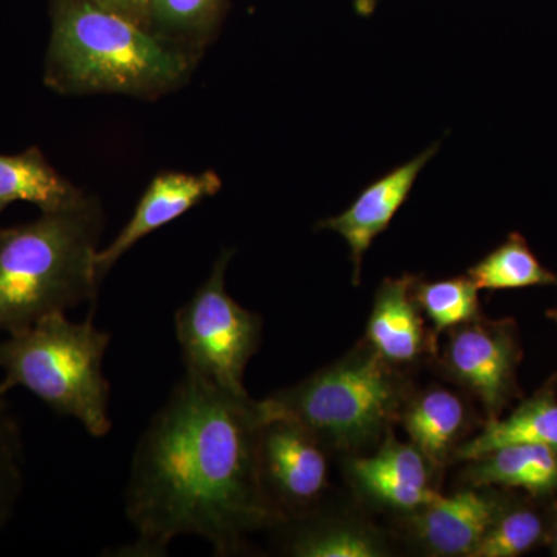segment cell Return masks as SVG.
<instances>
[{
	"instance_id": "7",
	"label": "cell",
	"mask_w": 557,
	"mask_h": 557,
	"mask_svg": "<svg viewBox=\"0 0 557 557\" xmlns=\"http://www.w3.org/2000/svg\"><path fill=\"white\" fill-rule=\"evenodd\" d=\"M259 460L267 496L285 522L292 512L310 508L327 487L322 443L295 421H263Z\"/></svg>"
},
{
	"instance_id": "11",
	"label": "cell",
	"mask_w": 557,
	"mask_h": 557,
	"mask_svg": "<svg viewBox=\"0 0 557 557\" xmlns=\"http://www.w3.org/2000/svg\"><path fill=\"white\" fill-rule=\"evenodd\" d=\"M417 277H388L375 296L368 324L372 350L387 364H409L432 350L420 307L413 298Z\"/></svg>"
},
{
	"instance_id": "16",
	"label": "cell",
	"mask_w": 557,
	"mask_h": 557,
	"mask_svg": "<svg viewBox=\"0 0 557 557\" xmlns=\"http://www.w3.org/2000/svg\"><path fill=\"white\" fill-rule=\"evenodd\" d=\"M86 194L58 174L38 148L0 156V201H27L40 212L72 207Z\"/></svg>"
},
{
	"instance_id": "13",
	"label": "cell",
	"mask_w": 557,
	"mask_h": 557,
	"mask_svg": "<svg viewBox=\"0 0 557 557\" xmlns=\"http://www.w3.org/2000/svg\"><path fill=\"white\" fill-rule=\"evenodd\" d=\"M428 465L416 446L388 440L375 456L355 460L351 475L359 490L373 500L395 509L418 511L440 496L429 486Z\"/></svg>"
},
{
	"instance_id": "14",
	"label": "cell",
	"mask_w": 557,
	"mask_h": 557,
	"mask_svg": "<svg viewBox=\"0 0 557 557\" xmlns=\"http://www.w3.org/2000/svg\"><path fill=\"white\" fill-rule=\"evenodd\" d=\"M467 479L474 487H522L539 496L557 490V450L542 445H508L471 460Z\"/></svg>"
},
{
	"instance_id": "6",
	"label": "cell",
	"mask_w": 557,
	"mask_h": 557,
	"mask_svg": "<svg viewBox=\"0 0 557 557\" xmlns=\"http://www.w3.org/2000/svg\"><path fill=\"white\" fill-rule=\"evenodd\" d=\"M231 258L233 251L220 256L207 281L180 307L174 324L185 372L244 395L245 370L258 350L262 319L226 292Z\"/></svg>"
},
{
	"instance_id": "12",
	"label": "cell",
	"mask_w": 557,
	"mask_h": 557,
	"mask_svg": "<svg viewBox=\"0 0 557 557\" xmlns=\"http://www.w3.org/2000/svg\"><path fill=\"white\" fill-rule=\"evenodd\" d=\"M418 539L437 556H471L502 508L483 491L467 490L435 498L418 509Z\"/></svg>"
},
{
	"instance_id": "3",
	"label": "cell",
	"mask_w": 557,
	"mask_h": 557,
	"mask_svg": "<svg viewBox=\"0 0 557 557\" xmlns=\"http://www.w3.org/2000/svg\"><path fill=\"white\" fill-rule=\"evenodd\" d=\"M102 225L100 201L86 196L30 223L0 230V333L95 302Z\"/></svg>"
},
{
	"instance_id": "24",
	"label": "cell",
	"mask_w": 557,
	"mask_h": 557,
	"mask_svg": "<svg viewBox=\"0 0 557 557\" xmlns=\"http://www.w3.org/2000/svg\"><path fill=\"white\" fill-rule=\"evenodd\" d=\"M104 9L115 11L127 20L137 22L148 30V14L150 0H94Z\"/></svg>"
},
{
	"instance_id": "22",
	"label": "cell",
	"mask_w": 557,
	"mask_h": 557,
	"mask_svg": "<svg viewBox=\"0 0 557 557\" xmlns=\"http://www.w3.org/2000/svg\"><path fill=\"white\" fill-rule=\"evenodd\" d=\"M24 490V443L20 424L0 392V530L9 523Z\"/></svg>"
},
{
	"instance_id": "26",
	"label": "cell",
	"mask_w": 557,
	"mask_h": 557,
	"mask_svg": "<svg viewBox=\"0 0 557 557\" xmlns=\"http://www.w3.org/2000/svg\"><path fill=\"white\" fill-rule=\"evenodd\" d=\"M552 545H553V552H555V555H557V520H556L555 527H553Z\"/></svg>"
},
{
	"instance_id": "28",
	"label": "cell",
	"mask_w": 557,
	"mask_h": 557,
	"mask_svg": "<svg viewBox=\"0 0 557 557\" xmlns=\"http://www.w3.org/2000/svg\"><path fill=\"white\" fill-rule=\"evenodd\" d=\"M7 207H9V203H3V201H0V218H2V212L5 211Z\"/></svg>"
},
{
	"instance_id": "19",
	"label": "cell",
	"mask_w": 557,
	"mask_h": 557,
	"mask_svg": "<svg viewBox=\"0 0 557 557\" xmlns=\"http://www.w3.org/2000/svg\"><path fill=\"white\" fill-rule=\"evenodd\" d=\"M479 289H515L557 285V276L539 262L520 234H511L468 271Z\"/></svg>"
},
{
	"instance_id": "18",
	"label": "cell",
	"mask_w": 557,
	"mask_h": 557,
	"mask_svg": "<svg viewBox=\"0 0 557 557\" xmlns=\"http://www.w3.org/2000/svg\"><path fill=\"white\" fill-rule=\"evenodd\" d=\"M226 0H150L148 30L197 61L218 32Z\"/></svg>"
},
{
	"instance_id": "15",
	"label": "cell",
	"mask_w": 557,
	"mask_h": 557,
	"mask_svg": "<svg viewBox=\"0 0 557 557\" xmlns=\"http://www.w3.org/2000/svg\"><path fill=\"white\" fill-rule=\"evenodd\" d=\"M467 417V408L456 394L445 388H429L412 399L403 413V424L429 465L440 467L457 449Z\"/></svg>"
},
{
	"instance_id": "8",
	"label": "cell",
	"mask_w": 557,
	"mask_h": 557,
	"mask_svg": "<svg viewBox=\"0 0 557 557\" xmlns=\"http://www.w3.org/2000/svg\"><path fill=\"white\" fill-rule=\"evenodd\" d=\"M519 350L508 322L480 318L450 329L443 355L445 369L471 391L491 413L504 408L511 394Z\"/></svg>"
},
{
	"instance_id": "25",
	"label": "cell",
	"mask_w": 557,
	"mask_h": 557,
	"mask_svg": "<svg viewBox=\"0 0 557 557\" xmlns=\"http://www.w3.org/2000/svg\"><path fill=\"white\" fill-rule=\"evenodd\" d=\"M380 0H355V10L359 16H370L379 5Z\"/></svg>"
},
{
	"instance_id": "10",
	"label": "cell",
	"mask_w": 557,
	"mask_h": 557,
	"mask_svg": "<svg viewBox=\"0 0 557 557\" xmlns=\"http://www.w3.org/2000/svg\"><path fill=\"white\" fill-rule=\"evenodd\" d=\"M437 149L438 145L431 146L416 159L383 175L362 190L346 211L318 223L319 230L335 231L347 242L354 260L355 284H358L362 258L370 245L391 225L392 219L408 199L418 174L437 153Z\"/></svg>"
},
{
	"instance_id": "21",
	"label": "cell",
	"mask_w": 557,
	"mask_h": 557,
	"mask_svg": "<svg viewBox=\"0 0 557 557\" xmlns=\"http://www.w3.org/2000/svg\"><path fill=\"white\" fill-rule=\"evenodd\" d=\"M292 552L300 557H376L383 555L379 541L357 527L307 528L293 541Z\"/></svg>"
},
{
	"instance_id": "2",
	"label": "cell",
	"mask_w": 557,
	"mask_h": 557,
	"mask_svg": "<svg viewBox=\"0 0 557 557\" xmlns=\"http://www.w3.org/2000/svg\"><path fill=\"white\" fill-rule=\"evenodd\" d=\"M196 60L94 0H51L44 81L62 95L159 98L189 78Z\"/></svg>"
},
{
	"instance_id": "20",
	"label": "cell",
	"mask_w": 557,
	"mask_h": 557,
	"mask_svg": "<svg viewBox=\"0 0 557 557\" xmlns=\"http://www.w3.org/2000/svg\"><path fill=\"white\" fill-rule=\"evenodd\" d=\"M413 298L437 333L479 318V288L468 276L437 282L417 278Z\"/></svg>"
},
{
	"instance_id": "23",
	"label": "cell",
	"mask_w": 557,
	"mask_h": 557,
	"mask_svg": "<svg viewBox=\"0 0 557 557\" xmlns=\"http://www.w3.org/2000/svg\"><path fill=\"white\" fill-rule=\"evenodd\" d=\"M544 534L536 512L515 509L500 512L469 557H516L530 552Z\"/></svg>"
},
{
	"instance_id": "4",
	"label": "cell",
	"mask_w": 557,
	"mask_h": 557,
	"mask_svg": "<svg viewBox=\"0 0 557 557\" xmlns=\"http://www.w3.org/2000/svg\"><path fill=\"white\" fill-rule=\"evenodd\" d=\"M109 344V333L95 327L94 313L83 322L49 314L0 343V392L27 388L54 412L76 418L94 437H106L112 431L110 383L102 372Z\"/></svg>"
},
{
	"instance_id": "9",
	"label": "cell",
	"mask_w": 557,
	"mask_h": 557,
	"mask_svg": "<svg viewBox=\"0 0 557 557\" xmlns=\"http://www.w3.org/2000/svg\"><path fill=\"white\" fill-rule=\"evenodd\" d=\"M220 189L222 180L214 171H205L200 174L161 172L149 183L148 189L135 208L134 215L120 231L115 240L97 252L95 269L98 278L102 281L108 276L113 265L139 240L145 239L153 231L170 225L208 197L215 196Z\"/></svg>"
},
{
	"instance_id": "1",
	"label": "cell",
	"mask_w": 557,
	"mask_h": 557,
	"mask_svg": "<svg viewBox=\"0 0 557 557\" xmlns=\"http://www.w3.org/2000/svg\"><path fill=\"white\" fill-rule=\"evenodd\" d=\"M259 401L185 372L135 449L126 516L135 541L119 555L164 556L180 536L205 539L215 555L285 520L260 475Z\"/></svg>"
},
{
	"instance_id": "27",
	"label": "cell",
	"mask_w": 557,
	"mask_h": 557,
	"mask_svg": "<svg viewBox=\"0 0 557 557\" xmlns=\"http://www.w3.org/2000/svg\"><path fill=\"white\" fill-rule=\"evenodd\" d=\"M548 318H552V319H553V321H556V322H557V309H556V310L548 311Z\"/></svg>"
},
{
	"instance_id": "5",
	"label": "cell",
	"mask_w": 557,
	"mask_h": 557,
	"mask_svg": "<svg viewBox=\"0 0 557 557\" xmlns=\"http://www.w3.org/2000/svg\"><path fill=\"white\" fill-rule=\"evenodd\" d=\"M401 391L375 351L351 354L298 386L259 401L263 421L285 418L321 443L357 448L379 437L397 416Z\"/></svg>"
},
{
	"instance_id": "17",
	"label": "cell",
	"mask_w": 557,
	"mask_h": 557,
	"mask_svg": "<svg viewBox=\"0 0 557 557\" xmlns=\"http://www.w3.org/2000/svg\"><path fill=\"white\" fill-rule=\"evenodd\" d=\"M508 445H542L557 450V401L552 394L528 399L505 420L487 421L478 437L456 449V457L471 461Z\"/></svg>"
}]
</instances>
